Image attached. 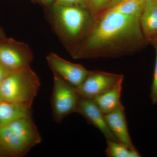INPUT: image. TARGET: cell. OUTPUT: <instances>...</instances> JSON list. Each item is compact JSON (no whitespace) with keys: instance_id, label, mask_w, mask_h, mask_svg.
<instances>
[{"instance_id":"44dd1931","label":"cell","mask_w":157,"mask_h":157,"mask_svg":"<svg viewBox=\"0 0 157 157\" xmlns=\"http://www.w3.org/2000/svg\"><path fill=\"white\" fill-rule=\"evenodd\" d=\"M34 1L39 3L42 6H45V8H47L54 4L56 0H34Z\"/></svg>"},{"instance_id":"d4e9b609","label":"cell","mask_w":157,"mask_h":157,"mask_svg":"<svg viewBox=\"0 0 157 157\" xmlns=\"http://www.w3.org/2000/svg\"><path fill=\"white\" fill-rule=\"evenodd\" d=\"M151 42L154 43H157V36L155 38H154L152 40Z\"/></svg>"},{"instance_id":"6da1fadb","label":"cell","mask_w":157,"mask_h":157,"mask_svg":"<svg viewBox=\"0 0 157 157\" xmlns=\"http://www.w3.org/2000/svg\"><path fill=\"white\" fill-rule=\"evenodd\" d=\"M140 17L108 9L94 19L89 32L71 56L73 59L115 58L136 52L146 39Z\"/></svg>"},{"instance_id":"ac0fdd59","label":"cell","mask_w":157,"mask_h":157,"mask_svg":"<svg viewBox=\"0 0 157 157\" xmlns=\"http://www.w3.org/2000/svg\"><path fill=\"white\" fill-rule=\"evenodd\" d=\"M156 57L155 63L154 71L153 78L151 89L150 98L152 103L154 104L157 103V44L154 43Z\"/></svg>"},{"instance_id":"4fadbf2b","label":"cell","mask_w":157,"mask_h":157,"mask_svg":"<svg viewBox=\"0 0 157 157\" xmlns=\"http://www.w3.org/2000/svg\"><path fill=\"white\" fill-rule=\"evenodd\" d=\"M0 145L15 155H25L29 149L15 135L9 125L0 124Z\"/></svg>"},{"instance_id":"484cf974","label":"cell","mask_w":157,"mask_h":157,"mask_svg":"<svg viewBox=\"0 0 157 157\" xmlns=\"http://www.w3.org/2000/svg\"><path fill=\"white\" fill-rule=\"evenodd\" d=\"M3 101L2 98V95H1V92H0V101Z\"/></svg>"},{"instance_id":"8992f818","label":"cell","mask_w":157,"mask_h":157,"mask_svg":"<svg viewBox=\"0 0 157 157\" xmlns=\"http://www.w3.org/2000/svg\"><path fill=\"white\" fill-rule=\"evenodd\" d=\"M123 78L121 74L100 70L89 71L84 81L75 90L80 98L93 99L111 89Z\"/></svg>"},{"instance_id":"52a82bcc","label":"cell","mask_w":157,"mask_h":157,"mask_svg":"<svg viewBox=\"0 0 157 157\" xmlns=\"http://www.w3.org/2000/svg\"><path fill=\"white\" fill-rule=\"evenodd\" d=\"M46 60L52 73L75 87L82 83L89 71L82 65L68 61L53 52L48 54Z\"/></svg>"},{"instance_id":"30bf717a","label":"cell","mask_w":157,"mask_h":157,"mask_svg":"<svg viewBox=\"0 0 157 157\" xmlns=\"http://www.w3.org/2000/svg\"><path fill=\"white\" fill-rule=\"evenodd\" d=\"M9 126L29 149L42 141V137L32 118L21 119Z\"/></svg>"},{"instance_id":"ba28073f","label":"cell","mask_w":157,"mask_h":157,"mask_svg":"<svg viewBox=\"0 0 157 157\" xmlns=\"http://www.w3.org/2000/svg\"><path fill=\"white\" fill-rule=\"evenodd\" d=\"M75 113L84 117L88 122L97 128L104 135L107 140L118 141L107 126L105 114L93 99L80 98Z\"/></svg>"},{"instance_id":"e0dca14e","label":"cell","mask_w":157,"mask_h":157,"mask_svg":"<svg viewBox=\"0 0 157 157\" xmlns=\"http://www.w3.org/2000/svg\"><path fill=\"white\" fill-rule=\"evenodd\" d=\"M113 0H85L88 10L95 19L106 11Z\"/></svg>"},{"instance_id":"3957f363","label":"cell","mask_w":157,"mask_h":157,"mask_svg":"<svg viewBox=\"0 0 157 157\" xmlns=\"http://www.w3.org/2000/svg\"><path fill=\"white\" fill-rule=\"evenodd\" d=\"M40 86L39 77L29 66L12 71L0 86V92L3 101L32 107Z\"/></svg>"},{"instance_id":"5bb4252c","label":"cell","mask_w":157,"mask_h":157,"mask_svg":"<svg viewBox=\"0 0 157 157\" xmlns=\"http://www.w3.org/2000/svg\"><path fill=\"white\" fill-rule=\"evenodd\" d=\"M123 79L111 89L93 99L104 114L109 113L122 105L121 101Z\"/></svg>"},{"instance_id":"7c38bea8","label":"cell","mask_w":157,"mask_h":157,"mask_svg":"<svg viewBox=\"0 0 157 157\" xmlns=\"http://www.w3.org/2000/svg\"><path fill=\"white\" fill-rule=\"evenodd\" d=\"M140 24L147 40L151 41L157 36V0L144 2Z\"/></svg>"},{"instance_id":"9a60e30c","label":"cell","mask_w":157,"mask_h":157,"mask_svg":"<svg viewBox=\"0 0 157 157\" xmlns=\"http://www.w3.org/2000/svg\"><path fill=\"white\" fill-rule=\"evenodd\" d=\"M144 4V0H124L108 9L124 15L140 17Z\"/></svg>"},{"instance_id":"603a6c76","label":"cell","mask_w":157,"mask_h":157,"mask_svg":"<svg viewBox=\"0 0 157 157\" xmlns=\"http://www.w3.org/2000/svg\"><path fill=\"white\" fill-rule=\"evenodd\" d=\"M124 1V0H113V1L111 3V4L109 5V7H108V9H107V10L110 9V8H112V7L115 6V5H117L118 3L120 2H122V1Z\"/></svg>"},{"instance_id":"4316f807","label":"cell","mask_w":157,"mask_h":157,"mask_svg":"<svg viewBox=\"0 0 157 157\" xmlns=\"http://www.w3.org/2000/svg\"><path fill=\"white\" fill-rule=\"evenodd\" d=\"M152 1V0H144V2H146V1Z\"/></svg>"},{"instance_id":"9c48e42d","label":"cell","mask_w":157,"mask_h":157,"mask_svg":"<svg viewBox=\"0 0 157 157\" xmlns=\"http://www.w3.org/2000/svg\"><path fill=\"white\" fill-rule=\"evenodd\" d=\"M104 114L107 126L117 140L126 145L130 149H136L129 135L124 108L123 105L112 112Z\"/></svg>"},{"instance_id":"5b68a950","label":"cell","mask_w":157,"mask_h":157,"mask_svg":"<svg viewBox=\"0 0 157 157\" xmlns=\"http://www.w3.org/2000/svg\"><path fill=\"white\" fill-rule=\"evenodd\" d=\"M33 59L31 48L24 42L0 38V62L12 70L30 66Z\"/></svg>"},{"instance_id":"2e32d148","label":"cell","mask_w":157,"mask_h":157,"mask_svg":"<svg viewBox=\"0 0 157 157\" xmlns=\"http://www.w3.org/2000/svg\"><path fill=\"white\" fill-rule=\"evenodd\" d=\"M107 140L106 153L109 157H128L130 149L119 141Z\"/></svg>"},{"instance_id":"277c9868","label":"cell","mask_w":157,"mask_h":157,"mask_svg":"<svg viewBox=\"0 0 157 157\" xmlns=\"http://www.w3.org/2000/svg\"><path fill=\"white\" fill-rule=\"evenodd\" d=\"M54 83L52 96V108L54 120L62 121L66 117L75 112L80 97L75 87L60 76L53 73Z\"/></svg>"},{"instance_id":"ffe728a7","label":"cell","mask_w":157,"mask_h":157,"mask_svg":"<svg viewBox=\"0 0 157 157\" xmlns=\"http://www.w3.org/2000/svg\"><path fill=\"white\" fill-rule=\"evenodd\" d=\"M13 71L14 70L9 69L0 62V86Z\"/></svg>"},{"instance_id":"8fae6325","label":"cell","mask_w":157,"mask_h":157,"mask_svg":"<svg viewBox=\"0 0 157 157\" xmlns=\"http://www.w3.org/2000/svg\"><path fill=\"white\" fill-rule=\"evenodd\" d=\"M32 118V108L23 104L0 101V124L9 125L23 118Z\"/></svg>"},{"instance_id":"d6986e66","label":"cell","mask_w":157,"mask_h":157,"mask_svg":"<svg viewBox=\"0 0 157 157\" xmlns=\"http://www.w3.org/2000/svg\"><path fill=\"white\" fill-rule=\"evenodd\" d=\"M55 4L63 6H79L87 9L85 0H56Z\"/></svg>"},{"instance_id":"7a4b0ae2","label":"cell","mask_w":157,"mask_h":157,"mask_svg":"<svg viewBox=\"0 0 157 157\" xmlns=\"http://www.w3.org/2000/svg\"><path fill=\"white\" fill-rule=\"evenodd\" d=\"M46 15L52 28L71 55L94 24V19L87 9L53 4L46 8Z\"/></svg>"},{"instance_id":"cb8c5ba5","label":"cell","mask_w":157,"mask_h":157,"mask_svg":"<svg viewBox=\"0 0 157 157\" xmlns=\"http://www.w3.org/2000/svg\"><path fill=\"white\" fill-rule=\"evenodd\" d=\"M6 37V35L5 34L4 30L1 27H0V38H5Z\"/></svg>"},{"instance_id":"7402d4cb","label":"cell","mask_w":157,"mask_h":157,"mask_svg":"<svg viewBox=\"0 0 157 157\" xmlns=\"http://www.w3.org/2000/svg\"><path fill=\"white\" fill-rule=\"evenodd\" d=\"M141 155L136 149H130L128 157H140Z\"/></svg>"}]
</instances>
